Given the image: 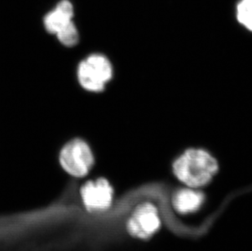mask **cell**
<instances>
[{"instance_id":"5","label":"cell","mask_w":252,"mask_h":251,"mask_svg":"<svg viewBox=\"0 0 252 251\" xmlns=\"http://www.w3.org/2000/svg\"><path fill=\"white\" fill-rule=\"evenodd\" d=\"M80 197L84 208L92 213L107 211L112 205L114 188L104 178L91 180L80 189Z\"/></svg>"},{"instance_id":"9","label":"cell","mask_w":252,"mask_h":251,"mask_svg":"<svg viewBox=\"0 0 252 251\" xmlns=\"http://www.w3.org/2000/svg\"><path fill=\"white\" fill-rule=\"evenodd\" d=\"M238 22L252 31V0H242L237 7Z\"/></svg>"},{"instance_id":"1","label":"cell","mask_w":252,"mask_h":251,"mask_svg":"<svg viewBox=\"0 0 252 251\" xmlns=\"http://www.w3.org/2000/svg\"><path fill=\"white\" fill-rule=\"evenodd\" d=\"M219 169L218 162L208 152L191 149L185 152L173 164V172L188 187L198 188L212 181Z\"/></svg>"},{"instance_id":"8","label":"cell","mask_w":252,"mask_h":251,"mask_svg":"<svg viewBox=\"0 0 252 251\" xmlns=\"http://www.w3.org/2000/svg\"><path fill=\"white\" fill-rule=\"evenodd\" d=\"M63 45L74 47L79 40V32L74 22H71L56 34Z\"/></svg>"},{"instance_id":"3","label":"cell","mask_w":252,"mask_h":251,"mask_svg":"<svg viewBox=\"0 0 252 251\" xmlns=\"http://www.w3.org/2000/svg\"><path fill=\"white\" fill-rule=\"evenodd\" d=\"M60 163L64 171L74 177L87 176L94 165V156L88 143L74 139L64 145L60 153Z\"/></svg>"},{"instance_id":"6","label":"cell","mask_w":252,"mask_h":251,"mask_svg":"<svg viewBox=\"0 0 252 251\" xmlns=\"http://www.w3.org/2000/svg\"><path fill=\"white\" fill-rule=\"evenodd\" d=\"M74 6L69 0H62L54 9L48 12L43 19L44 27L48 33L57 34L64 26L73 22Z\"/></svg>"},{"instance_id":"7","label":"cell","mask_w":252,"mask_h":251,"mask_svg":"<svg viewBox=\"0 0 252 251\" xmlns=\"http://www.w3.org/2000/svg\"><path fill=\"white\" fill-rule=\"evenodd\" d=\"M204 201L205 195L201 191L189 187L177 190L172 197L174 209L182 215L194 213Z\"/></svg>"},{"instance_id":"4","label":"cell","mask_w":252,"mask_h":251,"mask_svg":"<svg viewBox=\"0 0 252 251\" xmlns=\"http://www.w3.org/2000/svg\"><path fill=\"white\" fill-rule=\"evenodd\" d=\"M162 225L156 206L150 202L139 205L126 223V229L131 237L147 240L158 232Z\"/></svg>"},{"instance_id":"2","label":"cell","mask_w":252,"mask_h":251,"mask_svg":"<svg viewBox=\"0 0 252 251\" xmlns=\"http://www.w3.org/2000/svg\"><path fill=\"white\" fill-rule=\"evenodd\" d=\"M112 75V65L103 55H91L79 64L78 68L80 85L85 90L93 93L102 92Z\"/></svg>"}]
</instances>
